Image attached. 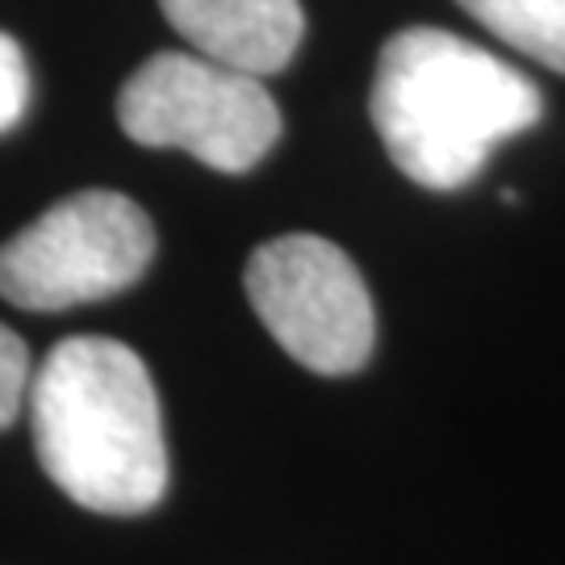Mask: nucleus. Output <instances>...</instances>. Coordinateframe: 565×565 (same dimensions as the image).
<instances>
[{
    "label": "nucleus",
    "mask_w": 565,
    "mask_h": 565,
    "mask_svg": "<svg viewBox=\"0 0 565 565\" xmlns=\"http://www.w3.org/2000/svg\"><path fill=\"white\" fill-rule=\"evenodd\" d=\"M243 289L273 340L323 377H348L369 364L377 315L361 268L323 235H281L260 243L243 268Z\"/></svg>",
    "instance_id": "obj_5"
},
{
    "label": "nucleus",
    "mask_w": 565,
    "mask_h": 565,
    "mask_svg": "<svg viewBox=\"0 0 565 565\" xmlns=\"http://www.w3.org/2000/svg\"><path fill=\"white\" fill-rule=\"evenodd\" d=\"M121 130L142 147H177L214 172H247L281 139V109L264 76L163 51L142 63L118 93Z\"/></svg>",
    "instance_id": "obj_3"
},
{
    "label": "nucleus",
    "mask_w": 565,
    "mask_h": 565,
    "mask_svg": "<svg viewBox=\"0 0 565 565\" xmlns=\"http://www.w3.org/2000/svg\"><path fill=\"white\" fill-rule=\"evenodd\" d=\"M30 109V63L13 34L0 30V135L13 130Z\"/></svg>",
    "instance_id": "obj_8"
},
{
    "label": "nucleus",
    "mask_w": 565,
    "mask_h": 565,
    "mask_svg": "<svg viewBox=\"0 0 565 565\" xmlns=\"http://www.w3.org/2000/svg\"><path fill=\"white\" fill-rule=\"evenodd\" d=\"M156 260V226L139 202L114 189H84L0 247V298L21 310L105 302Z\"/></svg>",
    "instance_id": "obj_4"
},
{
    "label": "nucleus",
    "mask_w": 565,
    "mask_h": 565,
    "mask_svg": "<svg viewBox=\"0 0 565 565\" xmlns=\"http://www.w3.org/2000/svg\"><path fill=\"white\" fill-rule=\"evenodd\" d=\"M30 427L46 478L97 515H142L168 494V445L142 356L109 335H72L30 382Z\"/></svg>",
    "instance_id": "obj_1"
},
{
    "label": "nucleus",
    "mask_w": 565,
    "mask_h": 565,
    "mask_svg": "<svg viewBox=\"0 0 565 565\" xmlns=\"http://www.w3.org/2000/svg\"><path fill=\"white\" fill-rule=\"evenodd\" d=\"M541 114L545 97L520 67L452 30L411 25L377 55L369 118L394 168L436 193L473 181L490 151Z\"/></svg>",
    "instance_id": "obj_2"
},
{
    "label": "nucleus",
    "mask_w": 565,
    "mask_h": 565,
    "mask_svg": "<svg viewBox=\"0 0 565 565\" xmlns=\"http://www.w3.org/2000/svg\"><path fill=\"white\" fill-rule=\"evenodd\" d=\"M457 4L520 55L565 76V0H457Z\"/></svg>",
    "instance_id": "obj_7"
},
{
    "label": "nucleus",
    "mask_w": 565,
    "mask_h": 565,
    "mask_svg": "<svg viewBox=\"0 0 565 565\" xmlns=\"http://www.w3.org/2000/svg\"><path fill=\"white\" fill-rule=\"evenodd\" d=\"M160 13L198 55L252 76L285 72L306 34L302 0H160Z\"/></svg>",
    "instance_id": "obj_6"
},
{
    "label": "nucleus",
    "mask_w": 565,
    "mask_h": 565,
    "mask_svg": "<svg viewBox=\"0 0 565 565\" xmlns=\"http://www.w3.org/2000/svg\"><path fill=\"white\" fill-rule=\"evenodd\" d=\"M30 352L18 331L0 323V431L18 419L21 403L30 394Z\"/></svg>",
    "instance_id": "obj_9"
}]
</instances>
